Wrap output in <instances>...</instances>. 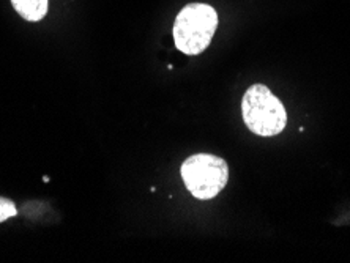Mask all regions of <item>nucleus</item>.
Returning a JSON list of instances; mask_svg holds the SVG:
<instances>
[{"label":"nucleus","instance_id":"f257e3e1","mask_svg":"<svg viewBox=\"0 0 350 263\" xmlns=\"http://www.w3.org/2000/svg\"><path fill=\"white\" fill-rule=\"evenodd\" d=\"M241 115L248 130L262 137H273L284 131L287 112L278 96L264 84H254L241 100Z\"/></svg>","mask_w":350,"mask_h":263},{"label":"nucleus","instance_id":"f03ea898","mask_svg":"<svg viewBox=\"0 0 350 263\" xmlns=\"http://www.w3.org/2000/svg\"><path fill=\"white\" fill-rule=\"evenodd\" d=\"M218 27V14L207 3H189L174 24L175 48L187 55H199L212 43Z\"/></svg>","mask_w":350,"mask_h":263},{"label":"nucleus","instance_id":"7ed1b4c3","mask_svg":"<svg viewBox=\"0 0 350 263\" xmlns=\"http://www.w3.org/2000/svg\"><path fill=\"white\" fill-rule=\"evenodd\" d=\"M180 174L185 186L199 200L216 197L229 180L228 163L223 158L208 153L193 154L185 159Z\"/></svg>","mask_w":350,"mask_h":263},{"label":"nucleus","instance_id":"20e7f679","mask_svg":"<svg viewBox=\"0 0 350 263\" xmlns=\"http://www.w3.org/2000/svg\"><path fill=\"white\" fill-rule=\"evenodd\" d=\"M13 7L29 23H38L48 13L49 0H12Z\"/></svg>","mask_w":350,"mask_h":263},{"label":"nucleus","instance_id":"39448f33","mask_svg":"<svg viewBox=\"0 0 350 263\" xmlns=\"http://www.w3.org/2000/svg\"><path fill=\"white\" fill-rule=\"evenodd\" d=\"M16 214H18L16 205H14L12 200L0 197V223H3V221L13 218V216Z\"/></svg>","mask_w":350,"mask_h":263}]
</instances>
